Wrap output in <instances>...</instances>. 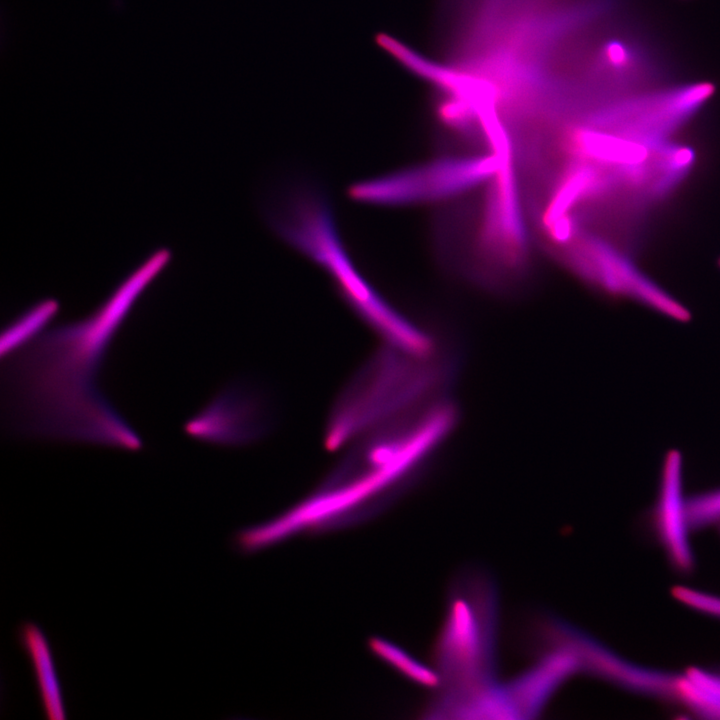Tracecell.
<instances>
[{
	"label": "cell",
	"mask_w": 720,
	"mask_h": 720,
	"mask_svg": "<svg viewBox=\"0 0 720 720\" xmlns=\"http://www.w3.org/2000/svg\"><path fill=\"white\" fill-rule=\"evenodd\" d=\"M453 365L386 345L374 353L344 387L332 408L324 442L329 450L438 397Z\"/></svg>",
	"instance_id": "3957f363"
},
{
	"label": "cell",
	"mask_w": 720,
	"mask_h": 720,
	"mask_svg": "<svg viewBox=\"0 0 720 720\" xmlns=\"http://www.w3.org/2000/svg\"><path fill=\"white\" fill-rule=\"evenodd\" d=\"M572 639L570 651L591 672L641 693L677 696L678 677L631 664L582 635L573 634Z\"/></svg>",
	"instance_id": "52a82bcc"
},
{
	"label": "cell",
	"mask_w": 720,
	"mask_h": 720,
	"mask_svg": "<svg viewBox=\"0 0 720 720\" xmlns=\"http://www.w3.org/2000/svg\"><path fill=\"white\" fill-rule=\"evenodd\" d=\"M564 253L579 274L607 292L628 297L676 319L687 318V310L679 302L599 235L577 232L566 242Z\"/></svg>",
	"instance_id": "5b68a950"
},
{
	"label": "cell",
	"mask_w": 720,
	"mask_h": 720,
	"mask_svg": "<svg viewBox=\"0 0 720 720\" xmlns=\"http://www.w3.org/2000/svg\"><path fill=\"white\" fill-rule=\"evenodd\" d=\"M503 164L497 153L445 158L361 182L354 199L369 204L402 205L433 201L465 191L493 178Z\"/></svg>",
	"instance_id": "277c9868"
},
{
	"label": "cell",
	"mask_w": 720,
	"mask_h": 720,
	"mask_svg": "<svg viewBox=\"0 0 720 720\" xmlns=\"http://www.w3.org/2000/svg\"><path fill=\"white\" fill-rule=\"evenodd\" d=\"M456 420L443 398L357 438L320 487L297 506L303 522L326 523L376 509L407 485Z\"/></svg>",
	"instance_id": "7a4b0ae2"
},
{
	"label": "cell",
	"mask_w": 720,
	"mask_h": 720,
	"mask_svg": "<svg viewBox=\"0 0 720 720\" xmlns=\"http://www.w3.org/2000/svg\"><path fill=\"white\" fill-rule=\"evenodd\" d=\"M580 667L577 657L569 651L549 656L530 672L522 675L507 690L516 712L535 714L560 684Z\"/></svg>",
	"instance_id": "8fae6325"
},
{
	"label": "cell",
	"mask_w": 720,
	"mask_h": 720,
	"mask_svg": "<svg viewBox=\"0 0 720 720\" xmlns=\"http://www.w3.org/2000/svg\"><path fill=\"white\" fill-rule=\"evenodd\" d=\"M691 528H700L720 520V489L686 500Z\"/></svg>",
	"instance_id": "4fadbf2b"
},
{
	"label": "cell",
	"mask_w": 720,
	"mask_h": 720,
	"mask_svg": "<svg viewBox=\"0 0 720 720\" xmlns=\"http://www.w3.org/2000/svg\"><path fill=\"white\" fill-rule=\"evenodd\" d=\"M276 425L269 395L249 382H238L221 392L187 425L202 440L241 446L268 436Z\"/></svg>",
	"instance_id": "8992f818"
},
{
	"label": "cell",
	"mask_w": 720,
	"mask_h": 720,
	"mask_svg": "<svg viewBox=\"0 0 720 720\" xmlns=\"http://www.w3.org/2000/svg\"><path fill=\"white\" fill-rule=\"evenodd\" d=\"M143 290L128 278L89 318L38 339L10 369L21 426L39 434L117 445L129 426L97 391L105 350Z\"/></svg>",
	"instance_id": "6da1fadb"
},
{
	"label": "cell",
	"mask_w": 720,
	"mask_h": 720,
	"mask_svg": "<svg viewBox=\"0 0 720 720\" xmlns=\"http://www.w3.org/2000/svg\"><path fill=\"white\" fill-rule=\"evenodd\" d=\"M56 308L54 301L47 300L23 313L2 335V353L12 352L31 340L51 319Z\"/></svg>",
	"instance_id": "7c38bea8"
},
{
	"label": "cell",
	"mask_w": 720,
	"mask_h": 720,
	"mask_svg": "<svg viewBox=\"0 0 720 720\" xmlns=\"http://www.w3.org/2000/svg\"><path fill=\"white\" fill-rule=\"evenodd\" d=\"M17 640L34 673L42 709L47 718H66L65 701L50 643L40 626L25 621L18 626Z\"/></svg>",
	"instance_id": "9c48e42d"
},
{
	"label": "cell",
	"mask_w": 720,
	"mask_h": 720,
	"mask_svg": "<svg viewBox=\"0 0 720 720\" xmlns=\"http://www.w3.org/2000/svg\"><path fill=\"white\" fill-rule=\"evenodd\" d=\"M441 642V657L447 670L454 671V676L471 677L482 657L481 624L476 619L473 609L464 601H454ZM487 650V649H486Z\"/></svg>",
	"instance_id": "30bf717a"
},
{
	"label": "cell",
	"mask_w": 720,
	"mask_h": 720,
	"mask_svg": "<svg viewBox=\"0 0 720 720\" xmlns=\"http://www.w3.org/2000/svg\"><path fill=\"white\" fill-rule=\"evenodd\" d=\"M678 457L673 455L666 462L655 523L658 536L673 566L687 572L694 559L689 542L691 529L687 516L686 500L682 494L681 473Z\"/></svg>",
	"instance_id": "ba28073f"
},
{
	"label": "cell",
	"mask_w": 720,
	"mask_h": 720,
	"mask_svg": "<svg viewBox=\"0 0 720 720\" xmlns=\"http://www.w3.org/2000/svg\"><path fill=\"white\" fill-rule=\"evenodd\" d=\"M673 594L683 604L702 613L720 618V596L685 587L676 588Z\"/></svg>",
	"instance_id": "5bb4252c"
}]
</instances>
